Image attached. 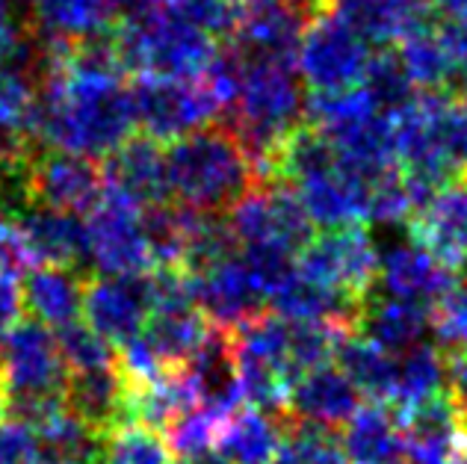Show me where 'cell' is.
<instances>
[{"mask_svg":"<svg viewBox=\"0 0 467 464\" xmlns=\"http://www.w3.org/2000/svg\"><path fill=\"white\" fill-rule=\"evenodd\" d=\"M171 201L204 213H225L254 184L249 157L225 125H204L166 145Z\"/></svg>","mask_w":467,"mask_h":464,"instance_id":"6da1fadb","label":"cell"},{"mask_svg":"<svg viewBox=\"0 0 467 464\" xmlns=\"http://www.w3.org/2000/svg\"><path fill=\"white\" fill-rule=\"evenodd\" d=\"M125 68L157 77H202L216 54V39L163 6H142L113 24Z\"/></svg>","mask_w":467,"mask_h":464,"instance_id":"7a4b0ae2","label":"cell"},{"mask_svg":"<svg viewBox=\"0 0 467 464\" xmlns=\"http://www.w3.org/2000/svg\"><path fill=\"white\" fill-rule=\"evenodd\" d=\"M234 240L243 246H281L299 254L314 237V222L305 213L302 199L287 180L252 184L225 211Z\"/></svg>","mask_w":467,"mask_h":464,"instance_id":"3957f363","label":"cell"},{"mask_svg":"<svg viewBox=\"0 0 467 464\" xmlns=\"http://www.w3.org/2000/svg\"><path fill=\"white\" fill-rule=\"evenodd\" d=\"M370 57V42L335 9H326L305 24L296 71L311 92H343L358 87Z\"/></svg>","mask_w":467,"mask_h":464,"instance_id":"277c9868","label":"cell"},{"mask_svg":"<svg viewBox=\"0 0 467 464\" xmlns=\"http://www.w3.org/2000/svg\"><path fill=\"white\" fill-rule=\"evenodd\" d=\"M137 128L157 142H171L178 137L204 128L223 113V107L207 89L202 77H157L140 75L130 87Z\"/></svg>","mask_w":467,"mask_h":464,"instance_id":"5b68a950","label":"cell"},{"mask_svg":"<svg viewBox=\"0 0 467 464\" xmlns=\"http://www.w3.org/2000/svg\"><path fill=\"white\" fill-rule=\"evenodd\" d=\"M86 261L101 275L149 273L151 252L142 231V207L104 187L101 199L86 213Z\"/></svg>","mask_w":467,"mask_h":464,"instance_id":"8992f818","label":"cell"},{"mask_svg":"<svg viewBox=\"0 0 467 464\" xmlns=\"http://www.w3.org/2000/svg\"><path fill=\"white\" fill-rule=\"evenodd\" d=\"M299 275L319 281L326 287L364 299L379 278V249L361 222L340 228H319L296 254Z\"/></svg>","mask_w":467,"mask_h":464,"instance_id":"52a82bcc","label":"cell"},{"mask_svg":"<svg viewBox=\"0 0 467 464\" xmlns=\"http://www.w3.org/2000/svg\"><path fill=\"white\" fill-rule=\"evenodd\" d=\"M24 190L30 204L89 213L104 192V169L78 151L39 149L24 166Z\"/></svg>","mask_w":467,"mask_h":464,"instance_id":"ba28073f","label":"cell"},{"mask_svg":"<svg viewBox=\"0 0 467 464\" xmlns=\"http://www.w3.org/2000/svg\"><path fill=\"white\" fill-rule=\"evenodd\" d=\"M154 311L149 275H86L83 316L113 346L137 337Z\"/></svg>","mask_w":467,"mask_h":464,"instance_id":"9c48e42d","label":"cell"},{"mask_svg":"<svg viewBox=\"0 0 467 464\" xmlns=\"http://www.w3.org/2000/svg\"><path fill=\"white\" fill-rule=\"evenodd\" d=\"M305 24L287 0H243L240 24L228 42L237 45L245 63L296 68Z\"/></svg>","mask_w":467,"mask_h":464,"instance_id":"30bf717a","label":"cell"},{"mask_svg":"<svg viewBox=\"0 0 467 464\" xmlns=\"http://www.w3.org/2000/svg\"><path fill=\"white\" fill-rule=\"evenodd\" d=\"M459 281V270H452L450 263H444L417 240L393 242L385 252H379L376 284H382V293H388V296L435 308Z\"/></svg>","mask_w":467,"mask_h":464,"instance_id":"8fae6325","label":"cell"},{"mask_svg":"<svg viewBox=\"0 0 467 464\" xmlns=\"http://www.w3.org/2000/svg\"><path fill=\"white\" fill-rule=\"evenodd\" d=\"M192 293L199 311L207 316V323L219 328H240L252 323L254 316L266 311V296L252 278L249 266L243 263L240 252L234 258L223 261L192 275Z\"/></svg>","mask_w":467,"mask_h":464,"instance_id":"7c38bea8","label":"cell"},{"mask_svg":"<svg viewBox=\"0 0 467 464\" xmlns=\"http://www.w3.org/2000/svg\"><path fill=\"white\" fill-rule=\"evenodd\" d=\"M190 382L199 397V406L228 418L231 411L243 406V378H240V361H237V344H234L231 328L211 325L204 344L199 352L183 364Z\"/></svg>","mask_w":467,"mask_h":464,"instance_id":"4fadbf2b","label":"cell"},{"mask_svg":"<svg viewBox=\"0 0 467 464\" xmlns=\"http://www.w3.org/2000/svg\"><path fill=\"white\" fill-rule=\"evenodd\" d=\"M104 187L121 192L140 207L169 201L166 149L145 133H133L119 149L107 154Z\"/></svg>","mask_w":467,"mask_h":464,"instance_id":"5bb4252c","label":"cell"},{"mask_svg":"<svg viewBox=\"0 0 467 464\" xmlns=\"http://www.w3.org/2000/svg\"><path fill=\"white\" fill-rule=\"evenodd\" d=\"M409 234L452 270H467V180L438 190L426 204L417 207Z\"/></svg>","mask_w":467,"mask_h":464,"instance_id":"9a60e30c","label":"cell"},{"mask_svg":"<svg viewBox=\"0 0 467 464\" xmlns=\"http://www.w3.org/2000/svg\"><path fill=\"white\" fill-rule=\"evenodd\" d=\"M358 387L340 373L337 364H323V367H314L296 378V385L290 387L285 414L293 420L335 429V426L347 423L358 411Z\"/></svg>","mask_w":467,"mask_h":464,"instance_id":"2e32d148","label":"cell"},{"mask_svg":"<svg viewBox=\"0 0 467 464\" xmlns=\"http://www.w3.org/2000/svg\"><path fill=\"white\" fill-rule=\"evenodd\" d=\"M33 263L75 266L86 261V219L80 213L30 204L12 219Z\"/></svg>","mask_w":467,"mask_h":464,"instance_id":"e0dca14e","label":"cell"},{"mask_svg":"<svg viewBox=\"0 0 467 464\" xmlns=\"http://www.w3.org/2000/svg\"><path fill=\"white\" fill-rule=\"evenodd\" d=\"M66 408L80 418L98 438L128 426V406H125V378H121L116 361L107 367L68 373L63 387Z\"/></svg>","mask_w":467,"mask_h":464,"instance_id":"ac0fdd59","label":"cell"},{"mask_svg":"<svg viewBox=\"0 0 467 464\" xmlns=\"http://www.w3.org/2000/svg\"><path fill=\"white\" fill-rule=\"evenodd\" d=\"M429 328H432V308L397 296H376V287L361 299L358 316H355V332L373 340L390 356L423 344Z\"/></svg>","mask_w":467,"mask_h":464,"instance_id":"d6986e66","label":"cell"},{"mask_svg":"<svg viewBox=\"0 0 467 464\" xmlns=\"http://www.w3.org/2000/svg\"><path fill=\"white\" fill-rule=\"evenodd\" d=\"M340 449L349 464H409L405 429L388 402L358 406L343 423Z\"/></svg>","mask_w":467,"mask_h":464,"instance_id":"ffe728a7","label":"cell"},{"mask_svg":"<svg viewBox=\"0 0 467 464\" xmlns=\"http://www.w3.org/2000/svg\"><path fill=\"white\" fill-rule=\"evenodd\" d=\"M83 281L75 266H51L30 270L21 284V304L30 320L47 328H63L80 320L83 314Z\"/></svg>","mask_w":467,"mask_h":464,"instance_id":"44dd1931","label":"cell"},{"mask_svg":"<svg viewBox=\"0 0 467 464\" xmlns=\"http://www.w3.org/2000/svg\"><path fill=\"white\" fill-rule=\"evenodd\" d=\"M285 441V414L237 408L223 420L216 453L225 464H269Z\"/></svg>","mask_w":467,"mask_h":464,"instance_id":"7402d4cb","label":"cell"},{"mask_svg":"<svg viewBox=\"0 0 467 464\" xmlns=\"http://www.w3.org/2000/svg\"><path fill=\"white\" fill-rule=\"evenodd\" d=\"M269 304H273L278 316H285L290 323H331L347 328H355V316H358L361 308V302L352 299L349 293L305 278L299 275V270L285 287L273 293Z\"/></svg>","mask_w":467,"mask_h":464,"instance_id":"603a6c76","label":"cell"},{"mask_svg":"<svg viewBox=\"0 0 467 464\" xmlns=\"http://www.w3.org/2000/svg\"><path fill=\"white\" fill-rule=\"evenodd\" d=\"M207 332H211V323L207 316L199 311V304H163V308H154L149 323H145L142 335L157 352V358L163 361L166 370H178L183 367L199 346L204 344Z\"/></svg>","mask_w":467,"mask_h":464,"instance_id":"cb8c5ba5","label":"cell"},{"mask_svg":"<svg viewBox=\"0 0 467 464\" xmlns=\"http://www.w3.org/2000/svg\"><path fill=\"white\" fill-rule=\"evenodd\" d=\"M331 9L347 18L370 45L390 47L400 36L429 21L432 0H335Z\"/></svg>","mask_w":467,"mask_h":464,"instance_id":"d4e9b609","label":"cell"},{"mask_svg":"<svg viewBox=\"0 0 467 464\" xmlns=\"http://www.w3.org/2000/svg\"><path fill=\"white\" fill-rule=\"evenodd\" d=\"M393 361L388 349L358 332H347L335 349V364L349 382L358 387V394L373 402H390L393 390Z\"/></svg>","mask_w":467,"mask_h":464,"instance_id":"484cf974","label":"cell"},{"mask_svg":"<svg viewBox=\"0 0 467 464\" xmlns=\"http://www.w3.org/2000/svg\"><path fill=\"white\" fill-rule=\"evenodd\" d=\"M393 54L409 71V77L417 89H447L452 77H456V66L447 54L444 42H441L438 24L423 21L414 30L400 36L393 42Z\"/></svg>","mask_w":467,"mask_h":464,"instance_id":"4316f807","label":"cell"},{"mask_svg":"<svg viewBox=\"0 0 467 464\" xmlns=\"http://www.w3.org/2000/svg\"><path fill=\"white\" fill-rule=\"evenodd\" d=\"M438 390H444V349L423 340L400 352L393 361V390L388 406L402 414Z\"/></svg>","mask_w":467,"mask_h":464,"instance_id":"83f0119b","label":"cell"},{"mask_svg":"<svg viewBox=\"0 0 467 464\" xmlns=\"http://www.w3.org/2000/svg\"><path fill=\"white\" fill-rule=\"evenodd\" d=\"M358 87L364 89L367 98H370V104L379 109V113L388 116V119H397L409 107H414L417 92H420L411 83L409 71L402 68L397 54H393V47L370 57V63H367V71H364Z\"/></svg>","mask_w":467,"mask_h":464,"instance_id":"f1b7e54d","label":"cell"},{"mask_svg":"<svg viewBox=\"0 0 467 464\" xmlns=\"http://www.w3.org/2000/svg\"><path fill=\"white\" fill-rule=\"evenodd\" d=\"M98 464H178L166 438L149 426L128 423L101 441Z\"/></svg>","mask_w":467,"mask_h":464,"instance_id":"f546056e","label":"cell"},{"mask_svg":"<svg viewBox=\"0 0 467 464\" xmlns=\"http://www.w3.org/2000/svg\"><path fill=\"white\" fill-rule=\"evenodd\" d=\"M57 349H59V358H63L68 373L107 367V364L116 361V346L98 335L92 325H86L80 320L59 328Z\"/></svg>","mask_w":467,"mask_h":464,"instance_id":"4dcf8cb0","label":"cell"},{"mask_svg":"<svg viewBox=\"0 0 467 464\" xmlns=\"http://www.w3.org/2000/svg\"><path fill=\"white\" fill-rule=\"evenodd\" d=\"M163 9L190 21L192 27L204 30L213 39L228 42L240 24L243 0H166Z\"/></svg>","mask_w":467,"mask_h":464,"instance_id":"1f68e13d","label":"cell"},{"mask_svg":"<svg viewBox=\"0 0 467 464\" xmlns=\"http://www.w3.org/2000/svg\"><path fill=\"white\" fill-rule=\"evenodd\" d=\"M417 211V201L405 184V178L400 175V169H390L382 178H376V184L367 199V219L379 225H402L411 222V216Z\"/></svg>","mask_w":467,"mask_h":464,"instance_id":"d6a6232c","label":"cell"},{"mask_svg":"<svg viewBox=\"0 0 467 464\" xmlns=\"http://www.w3.org/2000/svg\"><path fill=\"white\" fill-rule=\"evenodd\" d=\"M432 328L441 349L467 356V275L432 308Z\"/></svg>","mask_w":467,"mask_h":464,"instance_id":"836d02e7","label":"cell"},{"mask_svg":"<svg viewBox=\"0 0 467 464\" xmlns=\"http://www.w3.org/2000/svg\"><path fill=\"white\" fill-rule=\"evenodd\" d=\"M36 453L39 447L30 426L0 418V464H27Z\"/></svg>","mask_w":467,"mask_h":464,"instance_id":"e575fe53","label":"cell"},{"mask_svg":"<svg viewBox=\"0 0 467 464\" xmlns=\"http://www.w3.org/2000/svg\"><path fill=\"white\" fill-rule=\"evenodd\" d=\"M30 266H33V258L27 246H24L16 222L0 213V273L18 275V273H27Z\"/></svg>","mask_w":467,"mask_h":464,"instance_id":"d590c367","label":"cell"},{"mask_svg":"<svg viewBox=\"0 0 467 464\" xmlns=\"http://www.w3.org/2000/svg\"><path fill=\"white\" fill-rule=\"evenodd\" d=\"M444 390L467 420V356L444 352Z\"/></svg>","mask_w":467,"mask_h":464,"instance_id":"8d00e7d4","label":"cell"},{"mask_svg":"<svg viewBox=\"0 0 467 464\" xmlns=\"http://www.w3.org/2000/svg\"><path fill=\"white\" fill-rule=\"evenodd\" d=\"M21 287L16 275L9 273H0V344H4V337L12 325H16L21 320Z\"/></svg>","mask_w":467,"mask_h":464,"instance_id":"74e56055","label":"cell"},{"mask_svg":"<svg viewBox=\"0 0 467 464\" xmlns=\"http://www.w3.org/2000/svg\"><path fill=\"white\" fill-rule=\"evenodd\" d=\"M101 4L109 12V18L119 21V18H125V15H130V12H137L142 6H151V0H101Z\"/></svg>","mask_w":467,"mask_h":464,"instance_id":"f35d334b","label":"cell"},{"mask_svg":"<svg viewBox=\"0 0 467 464\" xmlns=\"http://www.w3.org/2000/svg\"><path fill=\"white\" fill-rule=\"evenodd\" d=\"M287 4L296 9V12H302L305 21H311L314 15H319V12L331 9V4H335V0H287Z\"/></svg>","mask_w":467,"mask_h":464,"instance_id":"ab89813d","label":"cell"},{"mask_svg":"<svg viewBox=\"0 0 467 464\" xmlns=\"http://www.w3.org/2000/svg\"><path fill=\"white\" fill-rule=\"evenodd\" d=\"M27 464H78V461H63V459H51V456H42V453H36Z\"/></svg>","mask_w":467,"mask_h":464,"instance_id":"60d3db41","label":"cell"},{"mask_svg":"<svg viewBox=\"0 0 467 464\" xmlns=\"http://www.w3.org/2000/svg\"><path fill=\"white\" fill-rule=\"evenodd\" d=\"M459 101L467 107V71H464V80H462V89H459Z\"/></svg>","mask_w":467,"mask_h":464,"instance_id":"b9f144b4","label":"cell"},{"mask_svg":"<svg viewBox=\"0 0 467 464\" xmlns=\"http://www.w3.org/2000/svg\"><path fill=\"white\" fill-rule=\"evenodd\" d=\"M0 418H4V397H0Z\"/></svg>","mask_w":467,"mask_h":464,"instance_id":"7bdbcfd3","label":"cell"}]
</instances>
